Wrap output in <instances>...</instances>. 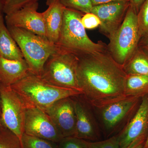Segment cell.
<instances>
[{"label":"cell","instance_id":"obj_31","mask_svg":"<svg viewBox=\"0 0 148 148\" xmlns=\"http://www.w3.org/2000/svg\"><path fill=\"white\" fill-rule=\"evenodd\" d=\"M138 46L142 48L148 54V36L141 38Z\"/></svg>","mask_w":148,"mask_h":148},{"label":"cell","instance_id":"obj_16","mask_svg":"<svg viewBox=\"0 0 148 148\" xmlns=\"http://www.w3.org/2000/svg\"><path fill=\"white\" fill-rule=\"evenodd\" d=\"M31 73L24 59L12 60L0 56V84L7 86L18 82Z\"/></svg>","mask_w":148,"mask_h":148},{"label":"cell","instance_id":"obj_7","mask_svg":"<svg viewBox=\"0 0 148 148\" xmlns=\"http://www.w3.org/2000/svg\"><path fill=\"white\" fill-rule=\"evenodd\" d=\"M140 39L137 14L130 6L122 24L110 39L108 52L123 67L137 49Z\"/></svg>","mask_w":148,"mask_h":148},{"label":"cell","instance_id":"obj_22","mask_svg":"<svg viewBox=\"0 0 148 148\" xmlns=\"http://www.w3.org/2000/svg\"><path fill=\"white\" fill-rule=\"evenodd\" d=\"M140 38L148 36V0H145L137 14Z\"/></svg>","mask_w":148,"mask_h":148},{"label":"cell","instance_id":"obj_24","mask_svg":"<svg viewBox=\"0 0 148 148\" xmlns=\"http://www.w3.org/2000/svg\"><path fill=\"white\" fill-rule=\"evenodd\" d=\"M66 8L85 14L91 12L92 8L91 0H59Z\"/></svg>","mask_w":148,"mask_h":148},{"label":"cell","instance_id":"obj_27","mask_svg":"<svg viewBox=\"0 0 148 148\" xmlns=\"http://www.w3.org/2000/svg\"><path fill=\"white\" fill-rule=\"evenodd\" d=\"M58 148H86L81 139L75 137L63 138L58 143Z\"/></svg>","mask_w":148,"mask_h":148},{"label":"cell","instance_id":"obj_8","mask_svg":"<svg viewBox=\"0 0 148 148\" xmlns=\"http://www.w3.org/2000/svg\"><path fill=\"white\" fill-rule=\"evenodd\" d=\"M0 98L3 125L21 140L24 132L26 105L11 86L1 84Z\"/></svg>","mask_w":148,"mask_h":148},{"label":"cell","instance_id":"obj_14","mask_svg":"<svg viewBox=\"0 0 148 148\" xmlns=\"http://www.w3.org/2000/svg\"><path fill=\"white\" fill-rule=\"evenodd\" d=\"M46 113L63 138L75 137L76 116L72 97L56 102Z\"/></svg>","mask_w":148,"mask_h":148},{"label":"cell","instance_id":"obj_17","mask_svg":"<svg viewBox=\"0 0 148 148\" xmlns=\"http://www.w3.org/2000/svg\"><path fill=\"white\" fill-rule=\"evenodd\" d=\"M3 14V12H0V56L9 60L24 59L20 49L7 27Z\"/></svg>","mask_w":148,"mask_h":148},{"label":"cell","instance_id":"obj_1","mask_svg":"<svg viewBox=\"0 0 148 148\" xmlns=\"http://www.w3.org/2000/svg\"><path fill=\"white\" fill-rule=\"evenodd\" d=\"M77 77L83 96L92 107L123 98L127 74L108 50L78 56Z\"/></svg>","mask_w":148,"mask_h":148},{"label":"cell","instance_id":"obj_26","mask_svg":"<svg viewBox=\"0 0 148 148\" xmlns=\"http://www.w3.org/2000/svg\"><path fill=\"white\" fill-rule=\"evenodd\" d=\"M82 23L85 29H93L99 27L101 21L99 18L91 12L84 14L81 19Z\"/></svg>","mask_w":148,"mask_h":148},{"label":"cell","instance_id":"obj_6","mask_svg":"<svg viewBox=\"0 0 148 148\" xmlns=\"http://www.w3.org/2000/svg\"><path fill=\"white\" fill-rule=\"evenodd\" d=\"M78 56L61 47L46 62L40 77L51 84L82 92L79 85Z\"/></svg>","mask_w":148,"mask_h":148},{"label":"cell","instance_id":"obj_3","mask_svg":"<svg viewBox=\"0 0 148 148\" xmlns=\"http://www.w3.org/2000/svg\"><path fill=\"white\" fill-rule=\"evenodd\" d=\"M84 14L65 8L61 34L57 45L78 56L108 50L105 43L94 42L88 36L81 21Z\"/></svg>","mask_w":148,"mask_h":148},{"label":"cell","instance_id":"obj_32","mask_svg":"<svg viewBox=\"0 0 148 148\" xmlns=\"http://www.w3.org/2000/svg\"><path fill=\"white\" fill-rule=\"evenodd\" d=\"M4 4V0H0V12H3Z\"/></svg>","mask_w":148,"mask_h":148},{"label":"cell","instance_id":"obj_9","mask_svg":"<svg viewBox=\"0 0 148 148\" xmlns=\"http://www.w3.org/2000/svg\"><path fill=\"white\" fill-rule=\"evenodd\" d=\"M72 98L76 116L75 137L88 141H97L101 131L92 107L82 94Z\"/></svg>","mask_w":148,"mask_h":148},{"label":"cell","instance_id":"obj_18","mask_svg":"<svg viewBox=\"0 0 148 148\" xmlns=\"http://www.w3.org/2000/svg\"><path fill=\"white\" fill-rule=\"evenodd\" d=\"M127 75L148 77V54L138 46L135 52L123 66Z\"/></svg>","mask_w":148,"mask_h":148},{"label":"cell","instance_id":"obj_35","mask_svg":"<svg viewBox=\"0 0 148 148\" xmlns=\"http://www.w3.org/2000/svg\"><path fill=\"white\" fill-rule=\"evenodd\" d=\"M0 110H1V98H0Z\"/></svg>","mask_w":148,"mask_h":148},{"label":"cell","instance_id":"obj_11","mask_svg":"<svg viewBox=\"0 0 148 148\" xmlns=\"http://www.w3.org/2000/svg\"><path fill=\"white\" fill-rule=\"evenodd\" d=\"M130 6L128 1L92 6L91 13L98 16L101 21L100 32L109 40L122 24Z\"/></svg>","mask_w":148,"mask_h":148},{"label":"cell","instance_id":"obj_2","mask_svg":"<svg viewBox=\"0 0 148 148\" xmlns=\"http://www.w3.org/2000/svg\"><path fill=\"white\" fill-rule=\"evenodd\" d=\"M11 86L26 106L36 107L45 112L59 100L82 94L77 90L51 84L31 73Z\"/></svg>","mask_w":148,"mask_h":148},{"label":"cell","instance_id":"obj_23","mask_svg":"<svg viewBox=\"0 0 148 148\" xmlns=\"http://www.w3.org/2000/svg\"><path fill=\"white\" fill-rule=\"evenodd\" d=\"M81 140L86 148H120L117 134L102 141Z\"/></svg>","mask_w":148,"mask_h":148},{"label":"cell","instance_id":"obj_25","mask_svg":"<svg viewBox=\"0 0 148 148\" xmlns=\"http://www.w3.org/2000/svg\"><path fill=\"white\" fill-rule=\"evenodd\" d=\"M38 1L39 0H4L3 12L5 15L10 14L32 4L38 3Z\"/></svg>","mask_w":148,"mask_h":148},{"label":"cell","instance_id":"obj_15","mask_svg":"<svg viewBox=\"0 0 148 148\" xmlns=\"http://www.w3.org/2000/svg\"><path fill=\"white\" fill-rule=\"evenodd\" d=\"M46 10L42 12L47 39L57 45L63 25L64 7L59 0H47Z\"/></svg>","mask_w":148,"mask_h":148},{"label":"cell","instance_id":"obj_10","mask_svg":"<svg viewBox=\"0 0 148 148\" xmlns=\"http://www.w3.org/2000/svg\"><path fill=\"white\" fill-rule=\"evenodd\" d=\"M24 133L57 143L64 138L48 114L32 106H26Z\"/></svg>","mask_w":148,"mask_h":148},{"label":"cell","instance_id":"obj_13","mask_svg":"<svg viewBox=\"0 0 148 148\" xmlns=\"http://www.w3.org/2000/svg\"><path fill=\"white\" fill-rule=\"evenodd\" d=\"M148 133V95L142 98L135 114L117 134L120 148H125Z\"/></svg>","mask_w":148,"mask_h":148},{"label":"cell","instance_id":"obj_19","mask_svg":"<svg viewBox=\"0 0 148 148\" xmlns=\"http://www.w3.org/2000/svg\"><path fill=\"white\" fill-rule=\"evenodd\" d=\"M125 95L143 98L148 95V77L127 75L124 86Z\"/></svg>","mask_w":148,"mask_h":148},{"label":"cell","instance_id":"obj_28","mask_svg":"<svg viewBox=\"0 0 148 148\" xmlns=\"http://www.w3.org/2000/svg\"><path fill=\"white\" fill-rule=\"evenodd\" d=\"M147 136L142 137L136 140L125 148H143Z\"/></svg>","mask_w":148,"mask_h":148},{"label":"cell","instance_id":"obj_29","mask_svg":"<svg viewBox=\"0 0 148 148\" xmlns=\"http://www.w3.org/2000/svg\"><path fill=\"white\" fill-rule=\"evenodd\" d=\"M130 3V6L135 12L136 13H138L140 10V7L145 0H129Z\"/></svg>","mask_w":148,"mask_h":148},{"label":"cell","instance_id":"obj_5","mask_svg":"<svg viewBox=\"0 0 148 148\" xmlns=\"http://www.w3.org/2000/svg\"><path fill=\"white\" fill-rule=\"evenodd\" d=\"M142 99L125 96L103 106L91 107L101 131L107 137L118 134L135 114Z\"/></svg>","mask_w":148,"mask_h":148},{"label":"cell","instance_id":"obj_4","mask_svg":"<svg viewBox=\"0 0 148 148\" xmlns=\"http://www.w3.org/2000/svg\"><path fill=\"white\" fill-rule=\"evenodd\" d=\"M7 27L27 61L30 72L40 76L47 59L60 50L61 47L25 29Z\"/></svg>","mask_w":148,"mask_h":148},{"label":"cell","instance_id":"obj_34","mask_svg":"<svg viewBox=\"0 0 148 148\" xmlns=\"http://www.w3.org/2000/svg\"><path fill=\"white\" fill-rule=\"evenodd\" d=\"M3 125L2 120L1 111L0 110V127Z\"/></svg>","mask_w":148,"mask_h":148},{"label":"cell","instance_id":"obj_20","mask_svg":"<svg viewBox=\"0 0 148 148\" xmlns=\"http://www.w3.org/2000/svg\"><path fill=\"white\" fill-rule=\"evenodd\" d=\"M0 148H23L21 139L3 125L0 127Z\"/></svg>","mask_w":148,"mask_h":148},{"label":"cell","instance_id":"obj_33","mask_svg":"<svg viewBox=\"0 0 148 148\" xmlns=\"http://www.w3.org/2000/svg\"><path fill=\"white\" fill-rule=\"evenodd\" d=\"M143 148H148V133Z\"/></svg>","mask_w":148,"mask_h":148},{"label":"cell","instance_id":"obj_30","mask_svg":"<svg viewBox=\"0 0 148 148\" xmlns=\"http://www.w3.org/2000/svg\"><path fill=\"white\" fill-rule=\"evenodd\" d=\"M92 6L115 2L126 1L129 0H91Z\"/></svg>","mask_w":148,"mask_h":148},{"label":"cell","instance_id":"obj_21","mask_svg":"<svg viewBox=\"0 0 148 148\" xmlns=\"http://www.w3.org/2000/svg\"><path fill=\"white\" fill-rule=\"evenodd\" d=\"M21 142L23 148H58V143L24 133Z\"/></svg>","mask_w":148,"mask_h":148},{"label":"cell","instance_id":"obj_12","mask_svg":"<svg viewBox=\"0 0 148 148\" xmlns=\"http://www.w3.org/2000/svg\"><path fill=\"white\" fill-rule=\"evenodd\" d=\"M38 7V3H35L5 15L7 26L25 29L47 38L43 15L37 11Z\"/></svg>","mask_w":148,"mask_h":148}]
</instances>
